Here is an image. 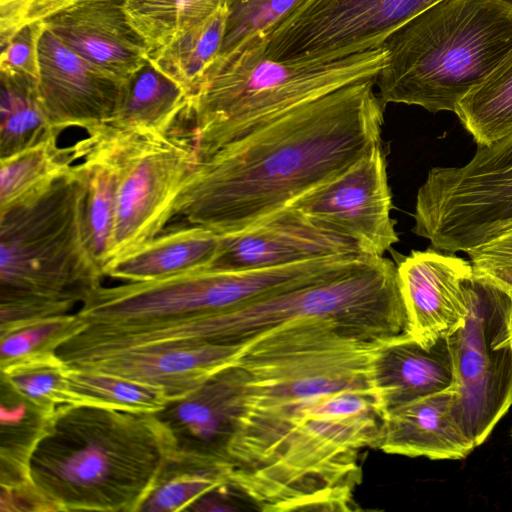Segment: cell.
I'll return each instance as SVG.
<instances>
[{"label":"cell","instance_id":"1","mask_svg":"<svg viewBox=\"0 0 512 512\" xmlns=\"http://www.w3.org/2000/svg\"><path fill=\"white\" fill-rule=\"evenodd\" d=\"M385 342L321 321L246 342L227 483L262 511L353 509L360 451L378 447L386 414L374 374Z\"/></svg>","mask_w":512,"mask_h":512},{"label":"cell","instance_id":"2","mask_svg":"<svg viewBox=\"0 0 512 512\" xmlns=\"http://www.w3.org/2000/svg\"><path fill=\"white\" fill-rule=\"evenodd\" d=\"M375 79L302 103L198 161L173 218L230 234L283 209L381 143Z\"/></svg>","mask_w":512,"mask_h":512},{"label":"cell","instance_id":"3","mask_svg":"<svg viewBox=\"0 0 512 512\" xmlns=\"http://www.w3.org/2000/svg\"><path fill=\"white\" fill-rule=\"evenodd\" d=\"M169 459L154 413L66 403L46 417L27 479L43 512H139Z\"/></svg>","mask_w":512,"mask_h":512},{"label":"cell","instance_id":"4","mask_svg":"<svg viewBox=\"0 0 512 512\" xmlns=\"http://www.w3.org/2000/svg\"><path fill=\"white\" fill-rule=\"evenodd\" d=\"M76 163L41 192L0 211L1 335L67 314L101 284L85 229Z\"/></svg>","mask_w":512,"mask_h":512},{"label":"cell","instance_id":"5","mask_svg":"<svg viewBox=\"0 0 512 512\" xmlns=\"http://www.w3.org/2000/svg\"><path fill=\"white\" fill-rule=\"evenodd\" d=\"M386 61L375 79L388 103L454 112L458 103L512 51V3L440 0L383 43Z\"/></svg>","mask_w":512,"mask_h":512},{"label":"cell","instance_id":"6","mask_svg":"<svg viewBox=\"0 0 512 512\" xmlns=\"http://www.w3.org/2000/svg\"><path fill=\"white\" fill-rule=\"evenodd\" d=\"M386 55L380 47L330 63L279 61L255 40L228 57H216L184 113L193 120L199 161L302 103L376 78Z\"/></svg>","mask_w":512,"mask_h":512},{"label":"cell","instance_id":"7","mask_svg":"<svg viewBox=\"0 0 512 512\" xmlns=\"http://www.w3.org/2000/svg\"><path fill=\"white\" fill-rule=\"evenodd\" d=\"M301 321L334 323L372 341L407 334L396 264L371 256L337 277L202 315L197 330L205 344L243 345Z\"/></svg>","mask_w":512,"mask_h":512},{"label":"cell","instance_id":"8","mask_svg":"<svg viewBox=\"0 0 512 512\" xmlns=\"http://www.w3.org/2000/svg\"><path fill=\"white\" fill-rule=\"evenodd\" d=\"M297 264L254 270L203 268L95 288L75 312L70 337H93L174 323L231 309L299 285ZM66 338V339H67Z\"/></svg>","mask_w":512,"mask_h":512},{"label":"cell","instance_id":"9","mask_svg":"<svg viewBox=\"0 0 512 512\" xmlns=\"http://www.w3.org/2000/svg\"><path fill=\"white\" fill-rule=\"evenodd\" d=\"M87 138L117 176L116 216L107 262L165 230L181 187L197 165L194 139L110 122Z\"/></svg>","mask_w":512,"mask_h":512},{"label":"cell","instance_id":"10","mask_svg":"<svg viewBox=\"0 0 512 512\" xmlns=\"http://www.w3.org/2000/svg\"><path fill=\"white\" fill-rule=\"evenodd\" d=\"M412 232L434 249L467 252L512 227V134L478 146L462 166L429 170Z\"/></svg>","mask_w":512,"mask_h":512},{"label":"cell","instance_id":"11","mask_svg":"<svg viewBox=\"0 0 512 512\" xmlns=\"http://www.w3.org/2000/svg\"><path fill=\"white\" fill-rule=\"evenodd\" d=\"M467 288L469 315L447 342L456 413L477 447L512 405V304L502 290L474 272Z\"/></svg>","mask_w":512,"mask_h":512},{"label":"cell","instance_id":"12","mask_svg":"<svg viewBox=\"0 0 512 512\" xmlns=\"http://www.w3.org/2000/svg\"><path fill=\"white\" fill-rule=\"evenodd\" d=\"M440 0H305L262 40L279 61L330 63L382 47Z\"/></svg>","mask_w":512,"mask_h":512},{"label":"cell","instance_id":"13","mask_svg":"<svg viewBox=\"0 0 512 512\" xmlns=\"http://www.w3.org/2000/svg\"><path fill=\"white\" fill-rule=\"evenodd\" d=\"M392 204L381 142L289 206L351 240L366 255L382 257L399 241Z\"/></svg>","mask_w":512,"mask_h":512},{"label":"cell","instance_id":"14","mask_svg":"<svg viewBox=\"0 0 512 512\" xmlns=\"http://www.w3.org/2000/svg\"><path fill=\"white\" fill-rule=\"evenodd\" d=\"M247 372L237 361L225 366L186 396L154 412L167 435L170 459L220 468L242 413Z\"/></svg>","mask_w":512,"mask_h":512},{"label":"cell","instance_id":"15","mask_svg":"<svg viewBox=\"0 0 512 512\" xmlns=\"http://www.w3.org/2000/svg\"><path fill=\"white\" fill-rule=\"evenodd\" d=\"M38 65L39 101L58 135L70 127L87 132L112 122L119 114L128 83L82 59L45 26L38 39Z\"/></svg>","mask_w":512,"mask_h":512},{"label":"cell","instance_id":"16","mask_svg":"<svg viewBox=\"0 0 512 512\" xmlns=\"http://www.w3.org/2000/svg\"><path fill=\"white\" fill-rule=\"evenodd\" d=\"M407 333L425 349L449 337L469 315V260L436 249L412 251L396 264Z\"/></svg>","mask_w":512,"mask_h":512},{"label":"cell","instance_id":"17","mask_svg":"<svg viewBox=\"0 0 512 512\" xmlns=\"http://www.w3.org/2000/svg\"><path fill=\"white\" fill-rule=\"evenodd\" d=\"M222 235L219 255L210 268L254 270L336 256L366 255L351 240L291 206L245 229Z\"/></svg>","mask_w":512,"mask_h":512},{"label":"cell","instance_id":"18","mask_svg":"<svg viewBox=\"0 0 512 512\" xmlns=\"http://www.w3.org/2000/svg\"><path fill=\"white\" fill-rule=\"evenodd\" d=\"M41 21L71 51L123 83L149 60L125 0H79Z\"/></svg>","mask_w":512,"mask_h":512},{"label":"cell","instance_id":"19","mask_svg":"<svg viewBox=\"0 0 512 512\" xmlns=\"http://www.w3.org/2000/svg\"><path fill=\"white\" fill-rule=\"evenodd\" d=\"M245 347L246 344H155L118 351L68 367L157 387L169 402L186 396L213 373L237 362Z\"/></svg>","mask_w":512,"mask_h":512},{"label":"cell","instance_id":"20","mask_svg":"<svg viewBox=\"0 0 512 512\" xmlns=\"http://www.w3.org/2000/svg\"><path fill=\"white\" fill-rule=\"evenodd\" d=\"M455 399L453 387L388 409L377 448L431 460L467 457L476 445L457 416Z\"/></svg>","mask_w":512,"mask_h":512},{"label":"cell","instance_id":"21","mask_svg":"<svg viewBox=\"0 0 512 512\" xmlns=\"http://www.w3.org/2000/svg\"><path fill=\"white\" fill-rule=\"evenodd\" d=\"M374 374L386 411L454 386L447 338L430 349L409 334L383 343L374 358Z\"/></svg>","mask_w":512,"mask_h":512},{"label":"cell","instance_id":"22","mask_svg":"<svg viewBox=\"0 0 512 512\" xmlns=\"http://www.w3.org/2000/svg\"><path fill=\"white\" fill-rule=\"evenodd\" d=\"M222 241V234L185 223L109 260L103 265V274L126 282H143L207 268L218 257Z\"/></svg>","mask_w":512,"mask_h":512},{"label":"cell","instance_id":"23","mask_svg":"<svg viewBox=\"0 0 512 512\" xmlns=\"http://www.w3.org/2000/svg\"><path fill=\"white\" fill-rule=\"evenodd\" d=\"M86 184L85 229L89 248L102 266L112 245L116 216L117 176L113 166L86 137L72 145Z\"/></svg>","mask_w":512,"mask_h":512},{"label":"cell","instance_id":"24","mask_svg":"<svg viewBox=\"0 0 512 512\" xmlns=\"http://www.w3.org/2000/svg\"><path fill=\"white\" fill-rule=\"evenodd\" d=\"M188 103L186 91L149 59L129 80L123 106L112 122L169 133Z\"/></svg>","mask_w":512,"mask_h":512},{"label":"cell","instance_id":"25","mask_svg":"<svg viewBox=\"0 0 512 512\" xmlns=\"http://www.w3.org/2000/svg\"><path fill=\"white\" fill-rule=\"evenodd\" d=\"M454 113L478 146L512 134V51L458 103Z\"/></svg>","mask_w":512,"mask_h":512},{"label":"cell","instance_id":"26","mask_svg":"<svg viewBox=\"0 0 512 512\" xmlns=\"http://www.w3.org/2000/svg\"><path fill=\"white\" fill-rule=\"evenodd\" d=\"M225 18L222 5L202 23L176 33L169 43L149 57L161 72L186 91L189 98L219 54Z\"/></svg>","mask_w":512,"mask_h":512},{"label":"cell","instance_id":"27","mask_svg":"<svg viewBox=\"0 0 512 512\" xmlns=\"http://www.w3.org/2000/svg\"><path fill=\"white\" fill-rule=\"evenodd\" d=\"M58 135L0 160V211L50 186L77 161L72 146L59 147Z\"/></svg>","mask_w":512,"mask_h":512},{"label":"cell","instance_id":"28","mask_svg":"<svg viewBox=\"0 0 512 512\" xmlns=\"http://www.w3.org/2000/svg\"><path fill=\"white\" fill-rule=\"evenodd\" d=\"M37 81L30 76L1 74L0 158L58 135L42 109Z\"/></svg>","mask_w":512,"mask_h":512},{"label":"cell","instance_id":"29","mask_svg":"<svg viewBox=\"0 0 512 512\" xmlns=\"http://www.w3.org/2000/svg\"><path fill=\"white\" fill-rule=\"evenodd\" d=\"M66 382L68 403L139 413L160 411L168 403L157 387L97 371L67 366Z\"/></svg>","mask_w":512,"mask_h":512},{"label":"cell","instance_id":"30","mask_svg":"<svg viewBox=\"0 0 512 512\" xmlns=\"http://www.w3.org/2000/svg\"><path fill=\"white\" fill-rule=\"evenodd\" d=\"M67 366L55 352H40L1 367V381L45 412L68 403Z\"/></svg>","mask_w":512,"mask_h":512},{"label":"cell","instance_id":"31","mask_svg":"<svg viewBox=\"0 0 512 512\" xmlns=\"http://www.w3.org/2000/svg\"><path fill=\"white\" fill-rule=\"evenodd\" d=\"M224 482L225 473L220 468L169 459L139 511H187Z\"/></svg>","mask_w":512,"mask_h":512},{"label":"cell","instance_id":"32","mask_svg":"<svg viewBox=\"0 0 512 512\" xmlns=\"http://www.w3.org/2000/svg\"><path fill=\"white\" fill-rule=\"evenodd\" d=\"M305 0H223L225 29L218 58L264 37Z\"/></svg>","mask_w":512,"mask_h":512},{"label":"cell","instance_id":"33","mask_svg":"<svg viewBox=\"0 0 512 512\" xmlns=\"http://www.w3.org/2000/svg\"><path fill=\"white\" fill-rule=\"evenodd\" d=\"M77 328L75 313H67L1 335V367L30 354L55 352Z\"/></svg>","mask_w":512,"mask_h":512},{"label":"cell","instance_id":"34","mask_svg":"<svg viewBox=\"0 0 512 512\" xmlns=\"http://www.w3.org/2000/svg\"><path fill=\"white\" fill-rule=\"evenodd\" d=\"M125 10L145 39L150 56L177 33L178 8L175 0H125Z\"/></svg>","mask_w":512,"mask_h":512},{"label":"cell","instance_id":"35","mask_svg":"<svg viewBox=\"0 0 512 512\" xmlns=\"http://www.w3.org/2000/svg\"><path fill=\"white\" fill-rule=\"evenodd\" d=\"M466 254L473 272L502 290L512 304V227Z\"/></svg>","mask_w":512,"mask_h":512},{"label":"cell","instance_id":"36","mask_svg":"<svg viewBox=\"0 0 512 512\" xmlns=\"http://www.w3.org/2000/svg\"><path fill=\"white\" fill-rule=\"evenodd\" d=\"M43 28L42 21L28 23L1 44V74L24 75L38 79V39Z\"/></svg>","mask_w":512,"mask_h":512},{"label":"cell","instance_id":"37","mask_svg":"<svg viewBox=\"0 0 512 512\" xmlns=\"http://www.w3.org/2000/svg\"><path fill=\"white\" fill-rule=\"evenodd\" d=\"M30 2L31 0H0L1 44L22 27Z\"/></svg>","mask_w":512,"mask_h":512},{"label":"cell","instance_id":"38","mask_svg":"<svg viewBox=\"0 0 512 512\" xmlns=\"http://www.w3.org/2000/svg\"><path fill=\"white\" fill-rule=\"evenodd\" d=\"M77 1L79 0H31L24 16L22 26L31 22L41 21L54 12Z\"/></svg>","mask_w":512,"mask_h":512}]
</instances>
